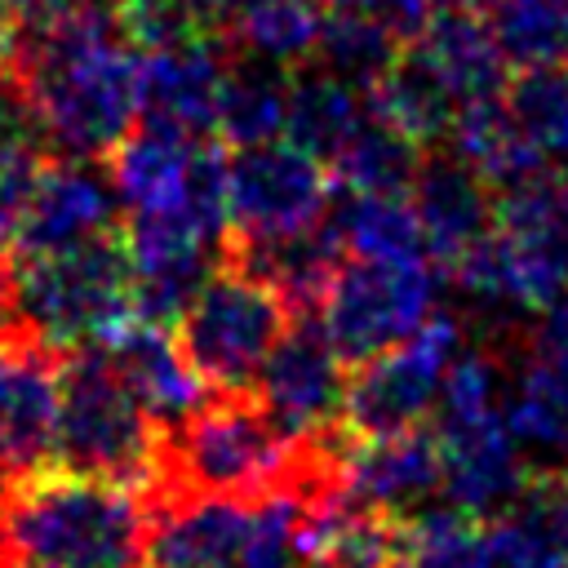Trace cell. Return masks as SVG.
Returning a JSON list of instances; mask_svg holds the SVG:
<instances>
[{"label": "cell", "mask_w": 568, "mask_h": 568, "mask_svg": "<svg viewBox=\"0 0 568 568\" xmlns=\"http://www.w3.org/2000/svg\"><path fill=\"white\" fill-rule=\"evenodd\" d=\"M151 506L138 488L36 470L0 493V568H146Z\"/></svg>", "instance_id": "6da1fadb"}, {"label": "cell", "mask_w": 568, "mask_h": 568, "mask_svg": "<svg viewBox=\"0 0 568 568\" xmlns=\"http://www.w3.org/2000/svg\"><path fill=\"white\" fill-rule=\"evenodd\" d=\"M164 430L124 386L106 346H80L62 355L53 466L98 475L138 488L142 497L160 479Z\"/></svg>", "instance_id": "7a4b0ae2"}, {"label": "cell", "mask_w": 568, "mask_h": 568, "mask_svg": "<svg viewBox=\"0 0 568 568\" xmlns=\"http://www.w3.org/2000/svg\"><path fill=\"white\" fill-rule=\"evenodd\" d=\"M53 351L106 346L133 311V253L124 235H98L75 248L27 257L18 271V315Z\"/></svg>", "instance_id": "3957f363"}, {"label": "cell", "mask_w": 568, "mask_h": 568, "mask_svg": "<svg viewBox=\"0 0 568 568\" xmlns=\"http://www.w3.org/2000/svg\"><path fill=\"white\" fill-rule=\"evenodd\" d=\"M297 311L257 275L222 262L173 324L178 346L209 390H253Z\"/></svg>", "instance_id": "277c9868"}, {"label": "cell", "mask_w": 568, "mask_h": 568, "mask_svg": "<svg viewBox=\"0 0 568 568\" xmlns=\"http://www.w3.org/2000/svg\"><path fill=\"white\" fill-rule=\"evenodd\" d=\"M439 302L430 257H346L320 302V324L337 355L355 368L408 342Z\"/></svg>", "instance_id": "5b68a950"}, {"label": "cell", "mask_w": 568, "mask_h": 568, "mask_svg": "<svg viewBox=\"0 0 568 568\" xmlns=\"http://www.w3.org/2000/svg\"><path fill=\"white\" fill-rule=\"evenodd\" d=\"M457 320L430 315L408 342L355 364L346 377V404H342V430L351 439H377L422 426L444 390L448 364L457 359Z\"/></svg>", "instance_id": "8992f818"}, {"label": "cell", "mask_w": 568, "mask_h": 568, "mask_svg": "<svg viewBox=\"0 0 568 568\" xmlns=\"http://www.w3.org/2000/svg\"><path fill=\"white\" fill-rule=\"evenodd\" d=\"M493 231L506 244L528 315H546L568 302V173L537 169L532 178L497 191Z\"/></svg>", "instance_id": "52a82bcc"}, {"label": "cell", "mask_w": 568, "mask_h": 568, "mask_svg": "<svg viewBox=\"0 0 568 568\" xmlns=\"http://www.w3.org/2000/svg\"><path fill=\"white\" fill-rule=\"evenodd\" d=\"M328 200L333 186L324 160L288 138L235 146L226 164V204L235 231H302L328 213Z\"/></svg>", "instance_id": "ba28073f"}, {"label": "cell", "mask_w": 568, "mask_h": 568, "mask_svg": "<svg viewBox=\"0 0 568 568\" xmlns=\"http://www.w3.org/2000/svg\"><path fill=\"white\" fill-rule=\"evenodd\" d=\"M62 351L44 346L18 320L0 328V479L36 475L53 462Z\"/></svg>", "instance_id": "9c48e42d"}, {"label": "cell", "mask_w": 568, "mask_h": 568, "mask_svg": "<svg viewBox=\"0 0 568 568\" xmlns=\"http://www.w3.org/2000/svg\"><path fill=\"white\" fill-rule=\"evenodd\" d=\"M253 395L266 404V413L293 435H320L342 422L346 404V359L328 342L320 320L297 315L288 333L275 342L271 359L257 373Z\"/></svg>", "instance_id": "30bf717a"}, {"label": "cell", "mask_w": 568, "mask_h": 568, "mask_svg": "<svg viewBox=\"0 0 568 568\" xmlns=\"http://www.w3.org/2000/svg\"><path fill=\"white\" fill-rule=\"evenodd\" d=\"M124 200L115 191L111 164L98 160H75L62 155L58 164L44 169L40 191L31 200V213L18 231V257H49L62 248H75L84 240L111 235Z\"/></svg>", "instance_id": "8fae6325"}, {"label": "cell", "mask_w": 568, "mask_h": 568, "mask_svg": "<svg viewBox=\"0 0 568 568\" xmlns=\"http://www.w3.org/2000/svg\"><path fill=\"white\" fill-rule=\"evenodd\" d=\"M342 493L355 506L413 519L444 493V453L435 426H413L399 435L351 439L342 457Z\"/></svg>", "instance_id": "7c38bea8"}, {"label": "cell", "mask_w": 568, "mask_h": 568, "mask_svg": "<svg viewBox=\"0 0 568 568\" xmlns=\"http://www.w3.org/2000/svg\"><path fill=\"white\" fill-rule=\"evenodd\" d=\"M226 67L231 40L217 27L186 44L142 53V120L186 138H213Z\"/></svg>", "instance_id": "4fadbf2b"}, {"label": "cell", "mask_w": 568, "mask_h": 568, "mask_svg": "<svg viewBox=\"0 0 568 568\" xmlns=\"http://www.w3.org/2000/svg\"><path fill=\"white\" fill-rule=\"evenodd\" d=\"M439 453H444V497L475 515L493 519L528 479L519 457V439L506 422V408L466 422H435Z\"/></svg>", "instance_id": "5bb4252c"}, {"label": "cell", "mask_w": 568, "mask_h": 568, "mask_svg": "<svg viewBox=\"0 0 568 568\" xmlns=\"http://www.w3.org/2000/svg\"><path fill=\"white\" fill-rule=\"evenodd\" d=\"M222 262L271 284L297 315H311V311H320L346 253H342L333 226L320 217L315 226H302V231H271V235L235 231V235H226Z\"/></svg>", "instance_id": "9a60e30c"}, {"label": "cell", "mask_w": 568, "mask_h": 568, "mask_svg": "<svg viewBox=\"0 0 568 568\" xmlns=\"http://www.w3.org/2000/svg\"><path fill=\"white\" fill-rule=\"evenodd\" d=\"M493 200L497 191L453 146L439 155H422V169L408 186L426 253L439 262H457L475 240L493 231Z\"/></svg>", "instance_id": "2e32d148"}, {"label": "cell", "mask_w": 568, "mask_h": 568, "mask_svg": "<svg viewBox=\"0 0 568 568\" xmlns=\"http://www.w3.org/2000/svg\"><path fill=\"white\" fill-rule=\"evenodd\" d=\"M111 364L120 368L124 386L138 395V404L155 417L160 430L182 426L191 413L209 404V382L195 373L178 337H169L164 324L151 320H129L111 342H106Z\"/></svg>", "instance_id": "e0dca14e"}, {"label": "cell", "mask_w": 568, "mask_h": 568, "mask_svg": "<svg viewBox=\"0 0 568 568\" xmlns=\"http://www.w3.org/2000/svg\"><path fill=\"white\" fill-rule=\"evenodd\" d=\"M253 501L235 497H169L151 506L146 568H235Z\"/></svg>", "instance_id": "ac0fdd59"}, {"label": "cell", "mask_w": 568, "mask_h": 568, "mask_svg": "<svg viewBox=\"0 0 568 568\" xmlns=\"http://www.w3.org/2000/svg\"><path fill=\"white\" fill-rule=\"evenodd\" d=\"M408 519L355 506L342 488L311 497L306 564L311 568H404Z\"/></svg>", "instance_id": "d6986e66"}, {"label": "cell", "mask_w": 568, "mask_h": 568, "mask_svg": "<svg viewBox=\"0 0 568 568\" xmlns=\"http://www.w3.org/2000/svg\"><path fill=\"white\" fill-rule=\"evenodd\" d=\"M200 142L204 138H186V133H173L164 124L138 120L133 133L106 155L124 209L129 213H164V209H178L191 195Z\"/></svg>", "instance_id": "ffe728a7"}, {"label": "cell", "mask_w": 568, "mask_h": 568, "mask_svg": "<svg viewBox=\"0 0 568 568\" xmlns=\"http://www.w3.org/2000/svg\"><path fill=\"white\" fill-rule=\"evenodd\" d=\"M413 44L448 80L457 102L484 98V93H506V67L510 62H506L493 27H488V13H479V4L444 0L439 13L430 18V27Z\"/></svg>", "instance_id": "44dd1931"}, {"label": "cell", "mask_w": 568, "mask_h": 568, "mask_svg": "<svg viewBox=\"0 0 568 568\" xmlns=\"http://www.w3.org/2000/svg\"><path fill=\"white\" fill-rule=\"evenodd\" d=\"M448 146L479 169V178L493 191H506L524 178H532L537 169H546V160L537 155V146L524 138L506 93H484V98H466L453 115L448 129Z\"/></svg>", "instance_id": "7402d4cb"}, {"label": "cell", "mask_w": 568, "mask_h": 568, "mask_svg": "<svg viewBox=\"0 0 568 568\" xmlns=\"http://www.w3.org/2000/svg\"><path fill=\"white\" fill-rule=\"evenodd\" d=\"M368 93L346 84L342 75L306 62L302 71H293V89H288V120H284V138L297 142L302 151H311L315 160L333 164L337 151L355 138V129L368 120Z\"/></svg>", "instance_id": "603a6c76"}, {"label": "cell", "mask_w": 568, "mask_h": 568, "mask_svg": "<svg viewBox=\"0 0 568 568\" xmlns=\"http://www.w3.org/2000/svg\"><path fill=\"white\" fill-rule=\"evenodd\" d=\"M368 106L386 120V124H395V129H404L413 142H439V138H448V129H453V115H457V93L448 89V80L430 67V58L417 49V44H404L399 49V58L386 67V75L368 89Z\"/></svg>", "instance_id": "cb8c5ba5"}, {"label": "cell", "mask_w": 568, "mask_h": 568, "mask_svg": "<svg viewBox=\"0 0 568 568\" xmlns=\"http://www.w3.org/2000/svg\"><path fill=\"white\" fill-rule=\"evenodd\" d=\"M288 89H293V67L231 49V67L217 102V138H226L231 146L280 138L288 120Z\"/></svg>", "instance_id": "d4e9b609"}, {"label": "cell", "mask_w": 568, "mask_h": 568, "mask_svg": "<svg viewBox=\"0 0 568 568\" xmlns=\"http://www.w3.org/2000/svg\"><path fill=\"white\" fill-rule=\"evenodd\" d=\"M324 222L333 226L346 257H430L417 213L404 195H373L342 186V200H328Z\"/></svg>", "instance_id": "484cf974"}, {"label": "cell", "mask_w": 568, "mask_h": 568, "mask_svg": "<svg viewBox=\"0 0 568 568\" xmlns=\"http://www.w3.org/2000/svg\"><path fill=\"white\" fill-rule=\"evenodd\" d=\"M324 27V9L315 0H253L226 27H217L235 53H257L280 67H306L315 58V40Z\"/></svg>", "instance_id": "4316f807"}, {"label": "cell", "mask_w": 568, "mask_h": 568, "mask_svg": "<svg viewBox=\"0 0 568 568\" xmlns=\"http://www.w3.org/2000/svg\"><path fill=\"white\" fill-rule=\"evenodd\" d=\"M417 169H422V142L386 124L377 111H368V120L333 160V178L346 191H373V195H408Z\"/></svg>", "instance_id": "83f0119b"}, {"label": "cell", "mask_w": 568, "mask_h": 568, "mask_svg": "<svg viewBox=\"0 0 568 568\" xmlns=\"http://www.w3.org/2000/svg\"><path fill=\"white\" fill-rule=\"evenodd\" d=\"M399 49L404 44L386 31V22L373 9H328L311 62L368 93L399 58Z\"/></svg>", "instance_id": "f1b7e54d"}, {"label": "cell", "mask_w": 568, "mask_h": 568, "mask_svg": "<svg viewBox=\"0 0 568 568\" xmlns=\"http://www.w3.org/2000/svg\"><path fill=\"white\" fill-rule=\"evenodd\" d=\"M506 102L537 155L568 173V67H519V75L506 84Z\"/></svg>", "instance_id": "f546056e"}, {"label": "cell", "mask_w": 568, "mask_h": 568, "mask_svg": "<svg viewBox=\"0 0 568 568\" xmlns=\"http://www.w3.org/2000/svg\"><path fill=\"white\" fill-rule=\"evenodd\" d=\"M488 27L515 71L568 58V0H488Z\"/></svg>", "instance_id": "4dcf8cb0"}, {"label": "cell", "mask_w": 568, "mask_h": 568, "mask_svg": "<svg viewBox=\"0 0 568 568\" xmlns=\"http://www.w3.org/2000/svg\"><path fill=\"white\" fill-rule=\"evenodd\" d=\"M306 493H266L248 510V532L235 568H311L306 564Z\"/></svg>", "instance_id": "1f68e13d"}, {"label": "cell", "mask_w": 568, "mask_h": 568, "mask_svg": "<svg viewBox=\"0 0 568 568\" xmlns=\"http://www.w3.org/2000/svg\"><path fill=\"white\" fill-rule=\"evenodd\" d=\"M404 568H493L484 546V524L466 510L426 506L408 519V559Z\"/></svg>", "instance_id": "d6a6232c"}, {"label": "cell", "mask_w": 568, "mask_h": 568, "mask_svg": "<svg viewBox=\"0 0 568 568\" xmlns=\"http://www.w3.org/2000/svg\"><path fill=\"white\" fill-rule=\"evenodd\" d=\"M111 9H115L124 40L138 53H160V49H173V44H186L213 31L191 0H111Z\"/></svg>", "instance_id": "836d02e7"}, {"label": "cell", "mask_w": 568, "mask_h": 568, "mask_svg": "<svg viewBox=\"0 0 568 568\" xmlns=\"http://www.w3.org/2000/svg\"><path fill=\"white\" fill-rule=\"evenodd\" d=\"M44 146L49 142L40 133H27V138H13L0 146V253L18 244V231L31 213V200L49 169Z\"/></svg>", "instance_id": "e575fe53"}, {"label": "cell", "mask_w": 568, "mask_h": 568, "mask_svg": "<svg viewBox=\"0 0 568 568\" xmlns=\"http://www.w3.org/2000/svg\"><path fill=\"white\" fill-rule=\"evenodd\" d=\"M439 4H444V0H373L368 9L386 22V31H390L399 44H413V40L430 27V18L439 13Z\"/></svg>", "instance_id": "d590c367"}, {"label": "cell", "mask_w": 568, "mask_h": 568, "mask_svg": "<svg viewBox=\"0 0 568 568\" xmlns=\"http://www.w3.org/2000/svg\"><path fill=\"white\" fill-rule=\"evenodd\" d=\"M27 133H40L31 111H27V98L18 93L13 75L0 67V146L13 142V138H27Z\"/></svg>", "instance_id": "8d00e7d4"}, {"label": "cell", "mask_w": 568, "mask_h": 568, "mask_svg": "<svg viewBox=\"0 0 568 568\" xmlns=\"http://www.w3.org/2000/svg\"><path fill=\"white\" fill-rule=\"evenodd\" d=\"M18 36H22V9H18V0H0V67L13 62Z\"/></svg>", "instance_id": "74e56055"}, {"label": "cell", "mask_w": 568, "mask_h": 568, "mask_svg": "<svg viewBox=\"0 0 568 568\" xmlns=\"http://www.w3.org/2000/svg\"><path fill=\"white\" fill-rule=\"evenodd\" d=\"M18 315V271L9 266V257L0 253V328H9Z\"/></svg>", "instance_id": "f35d334b"}, {"label": "cell", "mask_w": 568, "mask_h": 568, "mask_svg": "<svg viewBox=\"0 0 568 568\" xmlns=\"http://www.w3.org/2000/svg\"><path fill=\"white\" fill-rule=\"evenodd\" d=\"M191 4L200 9V18H204L209 27H226V22H231L240 9H248L253 0H191Z\"/></svg>", "instance_id": "ab89813d"}, {"label": "cell", "mask_w": 568, "mask_h": 568, "mask_svg": "<svg viewBox=\"0 0 568 568\" xmlns=\"http://www.w3.org/2000/svg\"><path fill=\"white\" fill-rule=\"evenodd\" d=\"M315 4L328 13V9H368L373 0H315Z\"/></svg>", "instance_id": "60d3db41"}, {"label": "cell", "mask_w": 568, "mask_h": 568, "mask_svg": "<svg viewBox=\"0 0 568 568\" xmlns=\"http://www.w3.org/2000/svg\"><path fill=\"white\" fill-rule=\"evenodd\" d=\"M462 4H488V0H462Z\"/></svg>", "instance_id": "b9f144b4"}, {"label": "cell", "mask_w": 568, "mask_h": 568, "mask_svg": "<svg viewBox=\"0 0 568 568\" xmlns=\"http://www.w3.org/2000/svg\"><path fill=\"white\" fill-rule=\"evenodd\" d=\"M559 568H568V555H564V559H559Z\"/></svg>", "instance_id": "7bdbcfd3"}, {"label": "cell", "mask_w": 568, "mask_h": 568, "mask_svg": "<svg viewBox=\"0 0 568 568\" xmlns=\"http://www.w3.org/2000/svg\"><path fill=\"white\" fill-rule=\"evenodd\" d=\"M0 493H4V479H0Z\"/></svg>", "instance_id": "ee69618b"}]
</instances>
